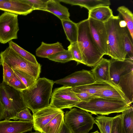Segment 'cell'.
<instances>
[{"label": "cell", "instance_id": "1", "mask_svg": "<svg viewBox=\"0 0 133 133\" xmlns=\"http://www.w3.org/2000/svg\"><path fill=\"white\" fill-rule=\"evenodd\" d=\"M54 83L45 77L39 78L32 86L21 91L27 107L33 113L50 105Z\"/></svg>", "mask_w": 133, "mask_h": 133}, {"label": "cell", "instance_id": "2", "mask_svg": "<svg viewBox=\"0 0 133 133\" xmlns=\"http://www.w3.org/2000/svg\"><path fill=\"white\" fill-rule=\"evenodd\" d=\"M121 19L119 15H113L104 24L107 35V55L111 58L124 61L127 54L124 47L123 28L119 24Z\"/></svg>", "mask_w": 133, "mask_h": 133}, {"label": "cell", "instance_id": "3", "mask_svg": "<svg viewBox=\"0 0 133 133\" xmlns=\"http://www.w3.org/2000/svg\"><path fill=\"white\" fill-rule=\"evenodd\" d=\"M77 42L82 53L84 64L94 67L103 56L96 47L91 36L88 19L77 23Z\"/></svg>", "mask_w": 133, "mask_h": 133}, {"label": "cell", "instance_id": "4", "mask_svg": "<svg viewBox=\"0 0 133 133\" xmlns=\"http://www.w3.org/2000/svg\"><path fill=\"white\" fill-rule=\"evenodd\" d=\"M130 106V104L124 101L97 97L87 101L80 102L74 107L92 114L108 115L112 113L122 112Z\"/></svg>", "mask_w": 133, "mask_h": 133}, {"label": "cell", "instance_id": "5", "mask_svg": "<svg viewBox=\"0 0 133 133\" xmlns=\"http://www.w3.org/2000/svg\"><path fill=\"white\" fill-rule=\"evenodd\" d=\"M0 100L4 107V119H12L18 112L27 108L22 91L3 82L0 83Z\"/></svg>", "mask_w": 133, "mask_h": 133}, {"label": "cell", "instance_id": "6", "mask_svg": "<svg viewBox=\"0 0 133 133\" xmlns=\"http://www.w3.org/2000/svg\"><path fill=\"white\" fill-rule=\"evenodd\" d=\"M64 122L72 133H88L95 124L91 114L75 108L66 111Z\"/></svg>", "mask_w": 133, "mask_h": 133}, {"label": "cell", "instance_id": "7", "mask_svg": "<svg viewBox=\"0 0 133 133\" xmlns=\"http://www.w3.org/2000/svg\"><path fill=\"white\" fill-rule=\"evenodd\" d=\"M5 62L12 69L25 72L37 80L40 76L41 66L23 58L9 46L0 53V64Z\"/></svg>", "mask_w": 133, "mask_h": 133}, {"label": "cell", "instance_id": "8", "mask_svg": "<svg viewBox=\"0 0 133 133\" xmlns=\"http://www.w3.org/2000/svg\"><path fill=\"white\" fill-rule=\"evenodd\" d=\"M50 98V105L61 110L70 109L81 102L72 88L65 86L55 88Z\"/></svg>", "mask_w": 133, "mask_h": 133}, {"label": "cell", "instance_id": "9", "mask_svg": "<svg viewBox=\"0 0 133 133\" xmlns=\"http://www.w3.org/2000/svg\"><path fill=\"white\" fill-rule=\"evenodd\" d=\"M18 15L5 11L0 15V43L5 44L18 38Z\"/></svg>", "mask_w": 133, "mask_h": 133}, {"label": "cell", "instance_id": "10", "mask_svg": "<svg viewBox=\"0 0 133 133\" xmlns=\"http://www.w3.org/2000/svg\"><path fill=\"white\" fill-rule=\"evenodd\" d=\"M88 19L91 36L96 47L103 55H107V35L104 23Z\"/></svg>", "mask_w": 133, "mask_h": 133}, {"label": "cell", "instance_id": "11", "mask_svg": "<svg viewBox=\"0 0 133 133\" xmlns=\"http://www.w3.org/2000/svg\"><path fill=\"white\" fill-rule=\"evenodd\" d=\"M96 82L91 71L83 69L54 81L57 84L73 88L92 83Z\"/></svg>", "mask_w": 133, "mask_h": 133}, {"label": "cell", "instance_id": "12", "mask_svg": "<svg viewBox=\"0 0 133 133\" xmlns=\"http://www.w3.org/2000/svg\"><path fill=\"white\" fill-rule=\"evenodd\" d=\"M63 112L62 110L50 105L33 113L34 129L42 132L44 127L57 115Z\"/></svg>", "mask_w": 133, "mask_h": 133}, {"label": "cell", "instance_id": "13", "mask_svg": "<svg viewBox=\"0 0 133 133\" xmlns=\"http://www.w3.org/2000/svg\"><path fill=\"white\" fill-rule=\"evenodd\" d=\"M0 10L22 15H26L34 10L26 0H0Z\"/></svg>", "mask_w": 133, "mask_h": 133}, {"label": "cell", "instance_id": "14", "mask_svg": "<svg viewBox=\"0 0 133 133\" xmlns=\"http://www.w3.org/2000/svg\"><path fill=\"white\" fill-rule=\"evenodd\" d=\"M110 62V59L102 57L94 66L91 71V73L96 81L107 83L122 92L118 86L115 84L111 79L109 72Z\"/></svg>", "mask_w": 133, "mask_h": 133}, {"label": "cell", "instance_id": "15", "mask_svg": "<svg viewBox=\"0 0 133 133\" xmlns=\"http://www.w3.org/2000/svg\"><path fill=\"white\" fill-rule=\"evenodd\" d=\"M33 127V121H0V133H24L31 131Z\"/></svg>", "mask_w": 133, "mask_h": 133}, {"label": "cell", "instance_id": "16", "mask_svg": "<svg viewBox=\"0 0 133 133\" xmlns=\"http://www.w3.org/2000/svg\"><path fill=\"white\" fill-rule=\"evenodd\" d=\"M132 70L133 62L126 60H120L112 58L110 59V77L112 81L117 85L121 76Z\"/></svg>", "mask_w": 133, "mask_h": 133}, {"label": "cell", "instance_id": "17", "mask_svg": "<svg viewBox=\"0 0 133 133\" xmlns=\"http://www.w3.org/2000/svg\"><path fill=\"white\" fill-rule=\"evenodd\" d=\"M118 86L131 104L133 102V70L121 76Z\"/></svg>", "mask_w": 133, "mask_h": 133}, {"label": "cell", "instance_id": "18", "mask_svg": "<svg viewBox=\"0 0 133 133\" xmlns=\"http://www.w3.org/2000/svg\"><path fill=\"white\" fill-rule=\"evenodd\" d=\"M65 50L62 44L59 42L48 44L42 42L40 46L36 49V54L39 57L47 58Z\"/></svg>", "mask_w": 133, "mask_h": 133}, {"label": "cell", "instance_id": "19", "mask_svg": "<svg viewBox=\"0 0 133 133\" xmlns=\"http://www.w3.org/2000/svg\"><path fill=\"white\" fill-rule=\"evenodd\" d=\"M59 0H48L47 3L46 11L51 13L62 21L70 19L68 9L62 5Z\"/></svg>", "mask_w": 133, "mask_h": 133}, {"label": "cell", "instance_id": "20", "mask_svg": "<svg viewBox=\"0 0 133 133\" xmlns=\"http://www.w3.org/2000/svg\"><path fill=\"white\" fill-rule=\"evenodd\" d=\"M60 2L70 4L72 5H76L81 8L84 7L89 11L98 6H109L111 4L109 0H59Z\"/></svg>", "mask_w": 133, "mask_h": 133}, {"label": "cell", "instance_id": "21", "mask_svg": "<svg viewBox=\"0 0 133 133\" xmlns=\"http://www.w3.org/2000/svg\"><path fill=\"white\" fill-rule=\"evenodd\" d=\"M114 15L109 6H102L96 7L88 11V18L104 23Z\"/></svg>", "mask_w": 133, "mask_h": 133}, {"label": "cell", "instance_id": "22", "mask_svg": "<svg viewBox=\"0 0 133 133\" xmlns=\"http://www.w3.org/2000/svg\"><path fill=\"white\" fill-rule=\"evenodd\" d=\"M112 87L107 83L96 81L92 83L72 88V90L75 93L84 92L94 95L105 89Z\"/></svg>", "mask_w": 133, "mask_h": 133}, {"label": "cell", "instance_id": "23", "mask_svg": "<svg viewBox=\"0 0 133 133\" xmlns=\"http://www.w3.org/2000/svg\"><path fill=\"white\" fill-rule=\"evenodd\" d=\"M94 95L109 99L123 101L131 104L122 92L113 87L105 89Z\"/></svg>", "mask_w": 133, "mask_h": 133}, {"label": "cell", "instance_id": "24", "mask_svg": "<svg viewBox=\"0 0 133 133\" xmlns=\"http://www.w3.org/2000/svg\"><path fill=\"white\" fill-rule=\"evenodd\" d=\"M61 21L67 39L70 43L77 42L78 35L77 23L70 19Z\"/></svg>", "mask_w": 133, "mask_h": 133}, {"label": "cell", "instance_id": "25", "mask_svg": "<svg viewBox=\"0 0 133 133\" xmlns=\"http://www.w3.org/2000/svg\"><path fill=\"white\" fill-rule=\"evenodd\" d=\"M64 122V112L59 114L43 128V133H59Z\"/></svg>", "mask_w": 133, "mask_h": 133}, {"label": "cell", "instance_id": "26", "mask_svg": "<svg viewBox=\"0 0 133 133\" xmlns=\"http://www.w3.org/2000/svg\"><path fill=\"white\" fill-rule=\"evenodd\" d=\"M122 123L125 133H133V108L132 106L122 112Z\"/></svg>", "mask_w": 133, "mask_h": 133}, {"label": "cell", "instance_id": "27", "mask_svg": "<svg viewBox=\"0 0 133 133\" xmlns=\"http://www.w3.org/2000/svg\"><path fill=\"white\" fill-rule=\"evenodd\" d=\"M113 117L101 115L95 118V124L98 126L101 133H110Z\"/></svg>", "mask_w": 133, "mask_h": 133}, {"label": "cell", "instance_id": "28", "mask_svg": "<svg viewBox=\"0 0 133 133\" xmlns=\"http://www.w3.org/2000/svg\"><path fill=\"white\" fill-rule=\"evenodd\" d=\"M117 11L126 22L127 26L132 38L133 39V14L127 7L124 6H119Z\"/></svg>", "mask_w": 133, "mask_h": 133}, {"label": "cell", "instance_id": "29", "mask_svg": "<svg viewBox=\"0 0 133 133\" xmlns=\"http://www.w3.org/2000/svg\"><path fill=\"white\" fill-rule=\"evenodd\" d=\"M123 29L124 47L127 54L125 60L133 62V39L131 36L127 26L123 28Z\"/></svg>", "mask_w": 133, "mask_h": 133}, {"label": "cell", "instance_id": "30", "mask_svg": "<svg viewBox=\"0 0 133 133\" xmlns=\"http://www.w3.org/2000/svg\"><path fill=\"white\" fill-rule=\"evenodd\" d=\"M8 43L9 46L20 56L33 63L35 64L38 63L34 55L22 48L12 40L9 42Z\"/></svg>", "mask_w": 133, "mask_h": 133}, {"label": "cell", "instance_id": "31", "mask_svg": "<svg viewBox=\"0 0 133 133\" xmlns=\"http://www.w3.org/2000/svg\"><path fill=\"white\" fill-rule=\"evenodd\" d=\"M49 60L55 62L65 63L71 60L73 58L70 51L66 50L48 57Z\"/></svg>", "mask_w": 133, "mask_h": 133}, {"label": "cell", "instance_id": "32", "mask_svg": "<svg viewBox=\"0 0 133 133\" xmlns=\"http://www.w3.org/2000/svg\"><path fill=\"white\" fill-rule=\"evenodd\" d=\"M12 69L16 76L27 88L32 86L37 81L34 77L25 72L18 70Z\"/></svg>", "mask_w": 133, "mask_h": 133}, {"label": "cell", "instance_id": "33", "mask_svg": "<svg viewBox=\"0 0 133 133\" xmlns=\"http://www.w3.org/2000/svg\"><path fill=\"white\" fill-rule=\"evenodd\" d=\"M68 48L71 54L73 60L76 62L77 64L80 63L84 64L82 55L77 42L70 43Z\"/></svg>", "mask_w": 133, "mask_h": 133}, {"label": "cell", "instance_id": "34", "mask_svg": "<svg viewBox=\"0 0 133 133\" xmlns=\"http://www.w3.org/2000/svg\"><path fill=\"white\" fill-rule=\"evenodd\" d=\"M110 133H125L122 125L121 114L113 117Z\"/></svg>", "mask_w": 133, "mask_h": 133}, {"label": "cell", "instance_id": "35", "mask_svg": "<svg viewBox=\"0 0 133 133\" xmlns=\"http://www.w3.org/2000/svg\"><path fill=\"white\" fill-rule=\"evenodd\" d=\"M15 121H33V117L28 108H26L18 112L16 116L13 118Z\"/></svg>", "mask_w": 133, "mask_h": 133}, {"label": "cell", "instance_id": "36", "mask_svg": "<svg viewBox=\"0 0 133 133\" xmlns=\"http://www.w3.org/2000/svg\"><path fill=\"white\" fill-rule=\"evenodd\" d=\"M8 84L14 89L21 91L27 88L15 73Z\"/></svg>", "mask_w": 133, "mask_h": 133}, {"label": "cell", "instance_id": "37", "mask_svg": "<svg viewBox=\"0 0 133 133\" xmlns=\"http://www.w3.org/2000/svg\"><path fill=\"white\" fill-rule=\"evenodd\" d=\"M3 67V81L8 84L9 81L14 73L12 69L9 65L5 62L0 64Z\"/></svg>", "mask_w": 133, "mask_h": 133}, {"label": "cell", "instance_id": "38", "mask_svg": "<svg viewBox=\"0 0 133 133\" xmlns=\"http://www.w3.org/2000/svg\"><path fill=\"white\" fill-rule=\"evenodd\" d=\"M33 7L34 10H39L46 11L48 0H26Z\"/></svg>", "mask_w": 133, "mask_h": 133}, {"label": "cell", "instance_id": "39", "mask_svg": "<svg viewBox=\"0 0 133 133\" xmlns=\"http://www.w3.org/2000/svg\"><path fill=\"white\" fill-rule=\"evenodd\" d=\"M75 94L81 102L87 101L91 99L98 97L94 96L93 94L86 92H81Z\"/></svg>", "mask_w": 133, "mask_h": 133}, {"label": "cell", "instance_id": "40", "mask_svg": "<svg viewBox=\"0 0 133 133\" xmlns=\"http://www.w3.org/2000/svg\"><path fill=\"white\" fill-rule=\"evenodd\" d=\"M59 133H72L71 131L64 122Z\"/></svg>", "mask_w": 133, "mask_h": 133}, {"label": "cell", "instance_id": "41", "mask_svg": "<svg viewBox=\"0 0 133 133\" xmlns=\"http://www.w3.org/2000/svg\"><path fill=\"white\" fill-rule=\"evenodd\" d=\"M4 107L0 100V121L4 119Z\"/></svg>", "mask_w": 133, "mask_h": 133}, {"label": "cell", "instance_id": "42", "mask_svg": "<svg viewBox=\"0 0 133 133\" xmlns=\"http://www.w3.org/2000/svg\"><path fill=\"white\" fill-rule=\"evenodd\" d=\"M119 24L122 28H124L127 26V24L123 20L121 19L119 22Z\"/></svg>", "mask_w": 133, "mask_h": 133}, {"label": "cell", "instance_id": "43", "mask_svg": "<svg viewBox=\"0 0 133 133\" xmlns=\"http://www.w3.org/2000/svg\"><path fill=\"white\" fill-rule=\"evenodd\" d=\"M90 133H100L98 131H96L94 132H91Z\"/></svg>", "mask_w": 133, "mask_h": 133}, {"label": "cell", "instance_id": "44", "mask_svg": "<svg viewBox=\"0 0 133 133\" xmlns=\"http://www.w3.org/2000/svg\"><path fill=\"white\" fill-rule=\"evenodd\" d=\"M29 133H43L41 132H38V131H36L34 132H31Z\"/></svg>", "mask_w": 133, "mask_h": 133}]
</instances>
